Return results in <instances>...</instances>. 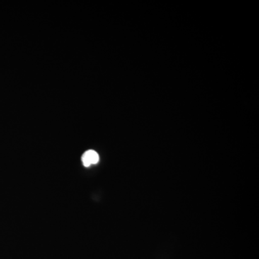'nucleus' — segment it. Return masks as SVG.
Masks as SVG:
<instances>
[{"label": "nucleus", "mask_w": 259, "mask_h": 259, "mask_svg": "<svg viewBox=\"0 0 259 259\" xmlns=\"http://www.w3.org/2000/svg\"><path fill=\"white\" fill-rule=\"evenodd\" d=\"M99 159L100 158H99L98 153L93 150L86 151L83 153L82 158H81L83 164L86 167L91 166L92 164H96L98 163Z\"/></svg>", "instance_id": "obj_1"}]
</instances>
